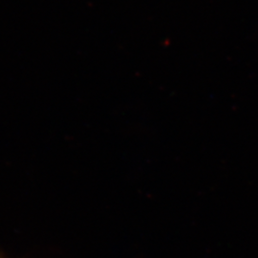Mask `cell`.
<instances>
[{
	"label": "cell",
	"instance_id": "cell-1",
	"mask_svg": "<svg viewBox=\"0 0 258 258\" xmlns=\"http://www.w3.org/2000/svg\"><path fill=\"white\" fill-rule=\"evenodd\" d=\"M0 258H3V257H0Z\"/></svg>",
	"mask_w": 258,
	"mask_h": 258
}]
</instances>
